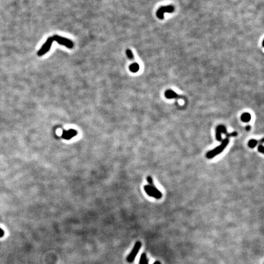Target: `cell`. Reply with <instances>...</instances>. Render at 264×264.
Masks as SVG:
<instances>
[{
    "instance_id": "30bf717a",
    "label": "cell",
    "mask_w": 264,
    "mask_h": 264,
    "mask_svg": "<svg viewBox=\"0 0 264 264\" xmlns=\"http://www.w3.org/2000/svg\"><path fill=\"white\" fill-rule=\"evenodd\" d=\"M139 264H149L148 260L147 259L146 255L145 253H143L140 258V260H139ZM153 264H161V263L159 261L155 262Z\"/></svg>"
},
{
    "instance_id": "4fadbf2b",
    "label": "cell",
    "mask_w": 264,
    "mask_h": 264,
    "mask_svg": "<svg viewBox=\"0 0 264 264\" xmlns=\"http://www.w3.org/2000/svg\"><path fill=\"white\" fill-rule=\"evenodd\" d=\"M258 144V141L255 140V139H251V140L248 142V146L251 148H254L255 146Z\"/></svg>"
},
{
    "instance_id": "52a82bcc",
    "label": "cell",
    "mask_w": 264,
    "mask_h": 264,
    "mask_svg": "<svg viewBox=\"0 0 264 264\" xmlns=\"http://www.w3.org/2000/svg\"><path fill=\"white\" fill-rule=\"evenodd\" d=\"M221 133H224L226 135L228 134L226 128L223 126H218L216 128V138L218 141H221L222 140Z\"/></svg>"
},
{
    "instance_id": "ac0fdd59",
    "label": "cell",
    "mask_w": 264,
    "mask_h": 264,
    "mask_svg": "<svg viewBox=\"0 0 264 264\" xmlns=\"http://www.w3.org/2000/svg\"><path fill=\"white\" fill-rule=\"evenodd\" d=\"M249 129H250V126H247V130H248Z\"/></svg>"
},
{
    "instance_id": "6da1fadb",
    "label": "cell",
    "mask_w": 264,
    "mask_h": 264,
    "mask_svg": "<svg viewBox=\"0 0 264 264\" xmlns=\"http://www.w3.org/2000/svg\"><path fill=\"white\" fill-rule=\"evenodd\" d=\"M229 141L228 138L224 139L220 146L216 147V148H215L212 151H209L207 153V154H206L207 158L208 159H210V158L215 157V156L218 155V154L221 153L224 151V149H226V147H227V146L229 144Z\"/></svg>"
},
{
    "instance_id": "5b68a950",
    "label": "cell",
    "mask_w": 264,
    "mask_h": 264,
    "mask_svg": "<svg viewBox=\"0 0 264 264\" xmlns=\"http://www.w3.org/2000/svg\"><path fill=\"white\" fill-rule=\"evenodd\" d=\"M53 42V39L52 37L49 38L47 41H46V42L42 46L41 50L38 51V53H37L38 56H43L46 53H47L51 48Z\"/></svg>"
},
{
    "instance_id": "3957f363",
    "label": "cell",
    "mask_w": 264,
    "mask_h": 264,
    "mask_svg": "<svg viewBox=\"0 0 264 264\" xmlns=\"http://www.w3.org/2000/svg\"><path fill=\"white\" fill-rule=\"evenodd\" d=\"M174 11V7L172 5H169L167 6H161L157 10L156 12L157 17L160 19H164L165 13H172Z\"/></svg>"
},
{
    "instance_id": "2e32d148",
    "label": "cell",
    "mask_w": 264,
    "mask_h": 264,
    "mask_svg": "<svg viewBox=\"0 0 264 264\" xmlns=\"http://www.w3.org/2000/svg\"><path fill=\"white\" fill-rule=\"evenodd\" d=\"M237 135V133H236V132H232V133H230V134H227L226 135H227V137H230V136H236Z\"/></svg>"
},
{
    "instance_id": "ba28073f",
    "label": "cell",
    "mask_w": 264,
    "mask_h": 264,
    "mask_svg": "<svg viewBox=\"0 0 264 264\" xmlns=\"http://www.w3.org/2000/svg\"><path fill=\"white\" fill-rule=\"evenodd\" d=\"M76 134H77L76 131L73 129H71L69 130H64L62 137L65 139H70L74 137L75 136H76Z\"/></svg>"
},
{
    "instance_id": "7c38bea8",
    "label": "cell",
    "mask_w": 264,
    "mask_h": 264,
    "mask_svg": "<svg viewBox=\"0 0 264 264\" xmlns=\"http://www.w3.org/2000/svg\"><path fill=\"white\" fill-rule=\"evenodd\" d=\"M129 69H130V71L131 72L136 73V72H137L139 71V65L138 63H135L132 64H131V65L130 66Z\"/></svg>"
},
{
    "instance_id": "7a4b0ae2",
    "label": "cell",
    "mask_w": 264,
    "mask_h": 264,
    "mask_svg": "<svg viewBox=\"0 0 264 264\" xmlns=\"http://www.w3.org/2000/svg\"><path fill=\"white\" fill-rule=\"evenodd\" d=\"M144 190L146 193L149 196L155 198L156 199H160L162 197V193L155 187L153 183H151L148 185L144 186Z\"/></svg>"
},
{
    "instance_id": "9c48e42d",
    "label": "cell",
    "mask_w": 264,
    "mask_h": 264,
    "mask_svg": "<svg viewBox=\"0 0 264 264\" xmlns=\"http://www.w3.org/2000/svg\"><path fill=\"white\" fill-rule=\"evenodd\" d=\"M165 97L168 98V99H171V98H182L181 96H178L177 94L173 91V90H167L165 93Z\"/></svg>"
},
{
    "instance_id": "8992f818",
    "label": "cell",
    "mask_w": 264,
    "mask_h": 264,
    "mask_svg": "<svg viewBox=\"0 0 264 264\" xmlns=\"http://www.w3.org/2000/svg\"><path fill=\"white\" fill-rule=\"evenodd\" d=\"M141 246V242H137L135 243V246H134V248H133V249L132 250L131 252L130 253V254L128 255V256L127 258V260L128 262L131 263V262H133V261H134V260H135V257L136 256L137 254L138 253V252H139V249H140Z\"/></svg>"
},
{
    "instance_id": "e0dca14e",
    "label": "cell",
    "mask_w": 264,
    "mask_h": 264,
    "mask_svg": "<svg viewBox=\"0 0 264 264\" xmlns=\"http://www.w3.org/2000/svg\"><path fill=\"white\" fill-rule=\"evenodd\" d=\"M3 234H4V232H3V230L0 229V237H3Z\"/></svg>"
},
{
    "instance_id": "277c9868",
    "label": "cell",
    "mask_w": 264,
    "mask_h": 264,
    "mask_svg": "<svg viewBox=\"0 0 264 264\" xmlns=\"http://www.w3.org/2000/svg\"><path fill=\"white\" fill-rule=\"evenodd\" d=\"M52 38L53 39V41H56L58 44L62 45H64L68 49H72L73 47V43L71 40L68 39L67 38L61 37L57 35L54 36Z\"/></svg>"
},
{
    "instance_id": "8fae6325",
    "label": "cell",
    "mask_w": 264,
    "mask_h": 264,
    "mask_svg": "<svg viewBox=\"0 0 264 264\" xmlns=\"http://www.w3.org/2000/svg\"><path fill=\"white\" fill-rule=\"evenodd\" d=\"M251 119V116L249 113H245L241 116V120L244 122H248Z\"/></svg>"
},
{
    "instance_id": "9a60e30c",
    "label": "cell",
    "mask_w": 264,
    "mask_h": 264,
    "mask_svg": "<svg viewBox=\"0 0 264 264\" xmlns=\"http://www.w3.org/2000/svg\"><path fill=\"white\" fill-rule=\"evenodd\" d=\"M258 151H259V152H260V153H263L264 149H263V146L262 145L259 146V147H258Z\"/></svg>"
},
{
    "instance_id": "5bb4252c",
    "label": "cell",
    "mask_w": 264,
    "mask_h": 264,
    "mask_svg": "<svg viewBox=\"0 0 264 264\" xmlns=\"http://www.w3.org/2000/svg\"><path fill=\"white\" fill-rule=\"evenodd\" d=\"M126 54H127V57H128L130 59H133L134 56H133V52H132V51H131V50L127 49V51H126Z\"/></svg>"
}]
</instances>
